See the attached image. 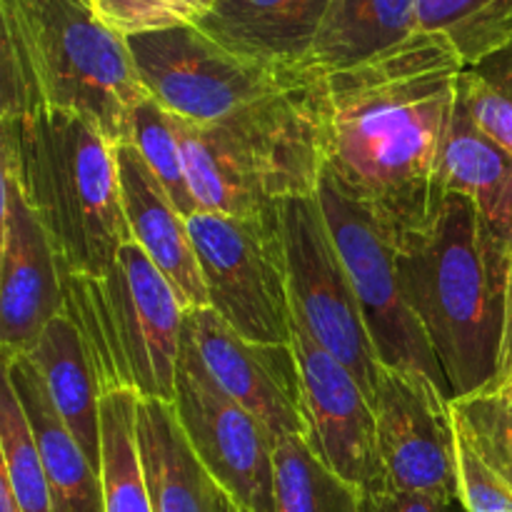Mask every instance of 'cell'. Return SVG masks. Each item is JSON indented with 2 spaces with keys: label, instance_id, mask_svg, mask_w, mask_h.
<instances>
[{
  "label": "cell",
  "instance_id": "44dd1931",
  "mask_svg": "<svg viewBox=\"0 0 512 512\" xmlns=\"http://www.w3.org/2000/svg\"><path fill=\"white\" fill-rule=\"evenodd\" d=\"M418 0H330L305 73L353 68L418 33Z\"/></svg>",
  "mask_w": 512,
  "mask_h": 512
},
{
  "label": "cell",
  "instance_id": "d4e9b609",
  "mask_svg": "<svg viewBox=\"0 0 512 512\" xmlns=\"http://www.w3.org/2000/svg\"><path fill=\"white\" fill-rule=\"evenodd\" d=\"M418 33L438 35L478 65L512 40V0H418Z\"/></svg>",
  "mask_w": 512,
  "mask_h": 512
},
{
  "label": "cell",
  "instance_id": "ffe728a7",
  "mask_svg": "<svg viewBox=\"0 0 512 512\" xmlns=\"http://www.w3.org/2000/svg\"><path fill=\"white\" fill-rule=\"evenodd\" d=\"M28 355L38 368L50 403L73 433L80 448L100 468V390L78 325L68 315H58L45 325Z\"/></svg>",
  "mask_w": 512,
  "mask_h": 512
},
{
  "label": "cell",
  "instance_id": "8fae6325",
  "mask_svg": "<svg viewBox=\"0 0 512 512\" xmlns=\"http://www.w3.org/2000/svg\"><path fill=\"white\" fill-rule=\"evenodd\" d=\"M375 418L383 488L460 498L458 425L453 403L433 378L380 370Z\"/></svg>",
  "mask_w": 512,
  "mask_h": 512
},
{
  "label": "cell",
  "instance_id": "4316f807",
  "mask_svg": "<svg viewBox=\"0 0 512 512\" xmlns=\"http://www.w3.org/2000/svg\"><path fill=\"white\" fill-rule=\"evenodd\" d=\"M453 415L465 443L512 490V375L455 400Z\"/></svg>",
  "mask_w": 512,
  "mask_h": 512
},
{
  "label": "cell",
  "instance_id": "4dcf8cb0",
  "mask_svg": "<svg viewBox=\"0 0 512 512\" xmlns=\"http://www.w3.org/2000/svg\"><path fill=\"white\" fill-rule=\"evenodd\" d=\"M458 463L460 498L468 512H512V490L473 453V448L465 443L460 433Z\"/></svg>",
  "mask_w": 512,
  "mask_h": 512
},
{
  "label": "cell",
  "instance_id": "3957f363",
  "mask_svg": "<svg viewBox=\"0 0 512 512\" xmlns=\"http://www.w3.org/2000/svg\"><path fill=\"white\" fill-rule=\"evenodd\" d=\"M145 98L128 38L93 0H0V118L70 110L120 145Z\"/></svg>",
  "mask_w": 512,
  "mask_h": 512
},
{
  "label": "cell",
  "instance_id": "1f68e13d",
  "mask_svg": "<svg viewBox=\"0 0 512 512\" xmlns=\"http://www.w3.org/2000/svg\"><path fill=\"white\" fill-rule=\"evenodd\" d=\"M360 512H468L463 498L403 493L393 488H370L360 495Z\"/></svg>",
  "mask_w": 512,
  "mask_h": 512
},
{
  "label": "cell",
  "instance_id": "52a82bcc",
  "mask_svg": "<svg viewBox=\"0 0 512 512\" xmlns=\"http://www.w3.org/2000/svg\"><path fill=\"white\" fill-rule=\"evenodd\" d=\"M188 228L208 285L210 308L243 338L293 345L280 213L273 218H233L198 210L188 218Z\"/></svg>",
  "mask_w": 512,
  "mask_h": 512
},
{
  "label": "cell",
  "instance_id": "f1b7e54d",
  "mask_svg": "<svg viewBox=\"0 0 512 512\" xmlns=\"http://www.w3.org/2000/svg\"><path fill=\"white\" fill-rule=\"evenodd\" d=\"M460 100L485 135L512 155V40L460 75Z\"/></svg>",
  "mask_w": 512,
  "mask_h": 512
},
{
  "label": "cell",
  "instance_id": "e575fe53",
  "mask_svg": "<svg viewBox=\"0 0 512 512\" xmlns=\"http://www.w3.org/2000/svg\"><path fill=\"white\" fill-rule=\"evenodd\" d=\"M93 3H95V0H93Z\"/></svg>",
  "mask_w": 512,
  "mask_h": 512
},
{
  "label": "cell",
  "instance_id": "7c38bea8",
  "mask_svg": "<svg viewBox=\"0 0 512 512\" xmlns=\"http://www.w3.org/2000/svg\"><path fill=\"white\" fill-rule=\"evenodd\" d=\"M173 405L193 450L235 505L243 512H275V438L205 375L185 340L180 345Z\"/></svg>",
  "mask_w": 512,
  "mask_h": 512
},
{
  "label": "cell",
  "instance_id": "9c48e42d",
  "mask_svg": "<svg viewBox=\"0 0 512 512\" xmlns=\"http://www.w3.org/2000/svg\"><path fill=\"white\" fill-rule=\"evenodd\" d=\"M293 323L358 378L375 403L380 363L345 265L333 243L318 195L280 205Z\"/></svg>",
  "mask_w": 512,
  "mask_h": 512
},
{
  "label": "cell",
  "instance_id": "cb8c5ba5",
  "mask_svg": "<svg viewBox=\"0 0 512 512\" xmlns=\"http://www.w3.org/2000/svg\"><path fill=\"white\" fill-rule=\"evenodd\" d=\"M360 488L320 463L303 435L275 440V512H360Z\"/></svg>",
  "mask_w": 512,
  "mask_h": 512
},
{
  "label": "cell",
  "instance_id": "ac0fdd59",
  "mask_svg": "<svg viewBox=\"0 0 512 512\" xmlns=\"http://www.w3.org/2000/svg\"><path fill=\"white\" fill-rule=\"evenodd\" d=\"M138 450L153 512H243L198 458L173 403L140 400Z\"/></svg>",
  "mask_w": 512,
  "mask_h": 512
},
{
  "label": "cell",
  "instance_id": "7a4b0ae2",
  "mask_svg": "<svg viewBox=\"0 0 512 512\" xmlns=\"http://www.w3.org/2000/svg\"><path fill=\"white\" fill-rule=\"evenodd\" d=\"M395 243L405 298L448 398L455 403L490 388L503 355L512 243L458 193H445L438 213Z\"/></svg>",
  "mask_w": 512,
  "mask_h": 512
},
{
  "label": "cell",
  "instance_id": "ba28073f",
  "mask_svg": "<svg viewBox=\"0 0 512 512\" xmlns=\"http://www.w3.org/2000/svg\"><path fill=\"white\" fill-rule=\"evenodd\" d=\"M175 123L198 210L233 218H273L288 198L318 190L323 175L318 140L258 138L180 118Z\"/></svg>",
  "mask_w": 512,
  "mask_h": 512
},
{
  "label": "cell",
  "instance_id": "9a60e30c",
  "mask_svg": "<svg viewBox=\"0 0 512 512\" xmlns=\"http://www.w3.org/2000/svg\"><path fill=\"white\" fill-rule=\"evenodd\" d=\"M0 338L3 360L30 353L65 310V275L48 233L3 170L0 215Z\"/></svg>",
  "mask_w": 512,
  "mask_h": 512
},
{
  "label": "cell",
  "instance_id": "30bf717a",
  "mask_svg": "<svg viewBox=\"0 0 512 512\" xmlns=\"http://www.w3.org/2000/svg\"><path fill=\"white\" fill-rule=\"evenodd\" d=\"M315 195L383 368L425 373L448 395L438 360L405 298L398 270V243L390 230L353 203L325 173L320 175Z\"/></svg>",
  "mask_w": 512,
  "mask_h": 512
},
{
  "label": "cell",
  "instance_id": "603a6c76",
  "mask_svg": "<svg viewBox=\"0 0 512 512\" xmlns=\"http://www.w3.org/2000/svg\"><path fill=\"white\" fill-rule=\"evenodd\" d=\"M138 403L130 390H113L100 403V478L105 512H153L138 450Z\"/></svg>",
  "mask_w": 512,
  "mask_h": 512
},
{
  "label": "cell",
  "instance_id": "2e32d148",
  "mask_svg": "<svg viewBox=\"0 0 512 512\" xmlns=\"http://www.w3.org/2000/svg\"><path fill=\"white\" fill-rule=\"evenodd\" d=\"M115 163L130 240L168 278L185 310L210 308L208 285L190 238L188 218L133 143L115 145Z\"/></svg>",
  "mask_w": 512,
  "mask_h": 512
},
{
  "label": "cell",
  "instance_id": "83f0119b",
  "mask_svg": "<svg viewBox=\"0 0 512 512\" xmlns=\"http://www.w3.org/2000/svg\"><path fill=\"white\" fill-rule=\"evenodd\" d=\"M130 143L138 148L148 168L160 180L173 203L178 205L185 218L198 213L193 193H190L188 170H185L183 140H180L178 123L173 115L155 103L153 98H145L133 113V128H130Z\"/></svg>",
  "mask_w": 512,
  "mask_h": 512
},
{
  "label": "cell",
  "instance_id": "e0dca14e",
  "mask_svg": "<svg viewBox=\"0 0 512 512\" xmlns=\"http://www.w3.org/2000/svg\"><path fill=\"white\" fill-rule=\"evenodd\" d=\"M330 0H218L198 28L253 63L303 70Z\"/></svg>",
  "mask_w": 512,
  "mask_h": 512
},
{
  "label": "cell",
  "instance_id": "836d02e7",
  "mask_svg": "<svg viewBox=\"0 0 512 512\" xmlns=\"http://www.w3.org/2000/svg\"><path fill=\"white\" fill-rule=\"evenodd\" d=\"M0 512H23L20 510L18 500H15V495L10 493L8 483H5L3 478H0Z\"/></svg>",
  "mask_w": 512,
  "mask_h": 512
},
{
  "label": "cell",
  "instance_id": "d6986e66",
  "mask_svg": "<svg viewBox=\"0 0 512 512\" xmlns=\"http://www.w3.org/2000/svg\"><path fill=\"white\" fill-rule=\"evenodd\" d=\"M3 378L18 393L33 428L55 512H105L100 468L88 458L50 403L38 368L28 355L3 360Z\"/></svg>",
  "mask_w": 512,
  "mask_h": 512
},
{
  "label": "cell",
  "instance_id": "5b68a950",
  "mask_svg": "<svg viewBox=\"0 0 512 512\" xmlns=\"http://www.w3.org/2000/svg\"><path fill=\"white\" fill-rule=\"evenodd\" d=\"M145 93L175 118L258 138H315L313 75L233 55L198 25L128 38ZM320 143V140H318Z\"/></svg>",
  "mask_w": 512,
  "mask_h": 512
},
{
  "label": "cell",
  "instance_id": "7402d4cb",
  "mask_svg": "<svg viewBox=\"0 0 512 512\" xmlns=\"http://www.w3.org/2000/svg\"><path fill=\"white\" fill-rule=\"evenodd\" d=\"M440 185L473 200L485 223L512 243V155L475 125L460 93L440 155Z\"/></svg>",
  "mask_w": 512,
  "mask_h": 512
},
{
  "label": "cell",
  "instance_id": "d6a6232c",
  "mask_svg": "<svg viewBox=\"0 0 512 512\" xmlns=\"http://www.w3.org/2000/svg\"><path fill=\"white\" fill-rule=\"evenodd\" d=\"M510 375H512V260H510V280H508V310H505L503 355H500V370H498V380H495V383L510 378Z\"/></svg>",
  "mask_w": 512,
  "mask_h": 512
},
{
  "label": "cell",
  "instance_id": "5bb4252c",
  "mask_svg": "<svg viewBox=\"0 0 512 512\" xmlns=\"http://www.w3.org/2000/svg\"><path fill=\"white\" fill-rule=\"evenodd\" d=\"M303 385V440L320 463L363 490L380 485L375 403L353 373L293 323Z\"/></svg>",
  "mask_w": 512,
  "mask_h": 512
},
{
  "label": "cell",
  "instance_id": "277c9868",
  "mask_svg": "<svg viewBox=\"0 0 512 512\" xmlns=\"http://www.w3.org/2000/svg\"><path fill=\"white\" fill-rule=\"evenodd\" d=\"M0 155L65 278L103 275L130 243L113 140L80 113L35 110L0 118Z\"/></svg>",
  "mask_w": 512,
  "mask_h": 512
},
{
  "label": "cell",
  "instance_id": "f546056e",
  "mask_svg": "<svg viewBox=\"0 0 512 512\" xmlns=\"http://www.w3.org/2000/svg\"><path fill=\"white\" fill-rule=\"evenodd\" d=\"M218 0H95L100 18L123 38L198 25Z\"/></svg>",
  "mask_w": 512,
  "mask_h": 512
},
{
  "label": "cell",
  "instance_id": "6da1fadb",
  "mask_svg": "<svg viewBox=\"0 0 512 512\" xmlns=\"http://www.w3.org/2000/svg\"><path fill=\"white\" fill-rule=\"evenodd\" d=\"M463 70L448 40L415 33L353 68L313 75L323 173L395 240L443 203L440 155Z\"/></svg>",
  "mask_w": 512,
  "mask_h": 512
},
{
  "label": "cell",
  "instance_id": "4fadbf2b",
  "mask_svg": "<svg viewBox=\"0 0 512 512\" xmlns=\"http://www.w3.org/2000/svg\"><path fill=\"white\" fill-rule=\"evenodd\" d=\"M183 340L210 380L253 413L275 440L303 435V385L293 345L255 343L213 308L185 310Z\"/></svg>",
  "mask_w": 512,
  "mask_h": 512
},
{
  "label": "cell",
  "instance_id": "8992f818",
  "mask_svg": "<svg viewBox=\"0 0 512 512\" xmlns=\"http://www.w3.org/2000/svg\"><path fill=\"white\" fill-rule=\"evenodd\" d=\"M63 313L83 335L103 395L130 390L173 403L185 308L133 240L103 275L65 278Z\"/></svg>",
  "mask_w": 512,
  "mask_h": 512
},
{
  "label": "cell",
  "instance_id": "484cf974",
  "mask_svg": "<svg viewBox=\"0 0 512 512\" xmlns=\"http://www.w3.org/2000/svg\"><path fill=\"white\" fill-rule=\"evenodd\" d=\"M0 458H3L0 478L8 483L20 510L55 512L48 475H45L33 428H30L28 415L20 405L18 393L5 378L3 395H0Z\"/></svg>",
  "mask_w": 512,
  "mask_h": 512
}]
</instances>
